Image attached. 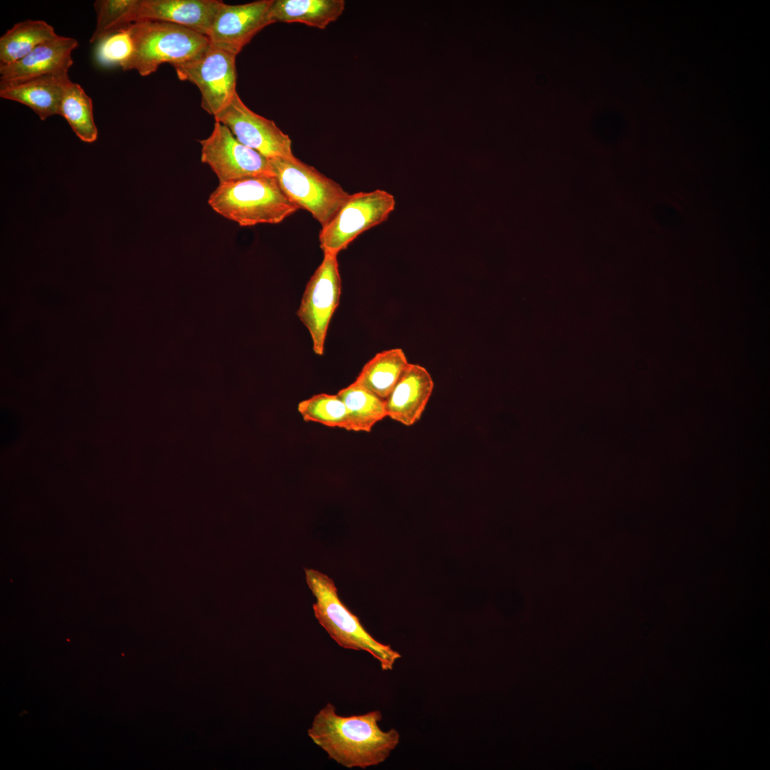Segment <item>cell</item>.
I'll use <instances>...</instances> for the list:
<instances>
[{"label":"cell","mask_w":770,"mask_h":770,"mask_svg":"<svg viewBox=\"0 0 770 770\" xmlns=\"http://www.w3.org/2000/svg\"><path fill=\"white\" fill-rule=\"evenodd\" d=\"M380 711L341 716L327 703L314 716L307 734L329 758L346 768L366 769L384 762L400 741L395 729L382 731Z\"/></svg>","instance_id":"cell-1"},{"label":"cell","mask_w":770,"mask_h":770,"mask_svg":"<svg viewBox=\"0 0 770 770\" xmlns=\"http://www.w3.org/2000/svg\"><path fill=\"white\" fill-rule=\"evenodd\" d=\"M207 203L240 227L278 224L300 208L283 192L275 176H257L219 183Z\"/></svg>","instance_id":"cell-2"},{"label":"cell","mask_w":770,"mask_h":770,"mask_svg":"<svg viewBox=\"0 0 770 770\" xmlns=\"http://www.w3.org/2000/svg\"><path fill=\"white\" fill-rule=\"evenodd\" d=\"M127 28L133 49L121 68L135 70L142 76L155 72L163 63L175 66L193 61L210 45L205 35L172 23L140 20Z\"/></svg>","instance_id":"cell-3"},{"label":"cell","mask_w":770,"mask_h":770,"mask_svg":"<svg viewBox=\"0 0 770 770\" xmlns=\"http://www.w3.org/2000/svg\"><path fill=\"white\" fill-rule=\"evenodd\" d=\"M305 579L316 599L312 605L319 623L342 648L365 651L379 661L384 671L391 670L401 654L389 645L376 640L359 617L339 599L332 578L317 570L305 568Z\"/></svg>","instance_id":"cell-4"},{"label":"cell","mask_w":770,"mask_h":770,"mask_svg":"<svg viewBox=\"0 0 770 770\" xmlns=\"http://www.w3.org/2000/svg\"><path fill=\"white\" fill-rule=\"evenodd\" d=\"M284 194L301 209L326 226L351 194L313 166L296 158L268 159Z\"/></svg>","instance_id":"cell-5"},{"label":"cell","mask_w":770,"mask_h":770,"mask_svg":"<svg viewBox=\"0 0 770 770\" xmlns=\"http://www.w3.org/2000/svg\"><path fill=\"white\" fill-rule=\"evenodd\" d=\"M396 201L382 190L350 195L334 218L319 234L323 253H338L366 230L384 222L394 210Z\"/></svg>","instance_id":"cell-6"},{"label":"cell","mask_w":770,"mask_h":770,"mask_svg":"<svg viewBox=\"0 0 770 770\" xmlns=\"http://www.w3.org/2000/svg\"><path fill=\"white\" fill-rule=\"evenodd\" d=\"M342 293L337 255L324 253L322 262L306 284L297 316L308 330L314 352H324L327 334Z\"/></svg>","instance_id":"cell-7"},{"label":"cell","mask_w":770,"mask_h":770,"mask_svg":"<svg viewBox=\"0 0 770 770\" xmlns=\"http://www.w3.org/2000/svg\"><path fill=\"white\" fill-rule=\"evenodd\" d=\"M236 57L210 43L196 59L173 66L178 78L195 84L201 93V107L213 117L237 93Z\"/></svg>","instance_id":"cell-8"},{"label":"cell","mask_w":770,"mask_h":770,"mask_svg":"<svg viewBox=\"0 0 770 770\" xmlns=\"http://www.w3.org/2000/svg\"><path fill=\"white\" fill-rule=\"evenodd\" d=\"M200 160L207 165L219 183L257 176H275L269 160L242 144L227 127L215 121L210 135L199 140Z\"/></svg>","instance_id":"cell-9"},{"label":"cell","mask_w":770,"mask_h":770,"mask_svg":"<svg viewBox=\"0 0 770 770\" xmlns=\"http://www.w3.org/2000/svg\"><path fill=\"white\" fill-rule=\"evenodd\" d=\"M214 120L227 127L242 144L267 159L294 156L289 136L273 120L249 108L237 93Z\"/></svg>","instance_id":"cell-10"},{"label":"cell","mask_w":770,"mask_h":770,"mask_svg":"<svg viewBox=\"0 0 770 770\" xmlns=\"http://www.w3.org/2000/svg\"><path fill=\"white\" fill-rule=\"evenodd\" d=\"M272 2L260 0L230 5L222 1L206 35L210 43L237 56L257 34L274 23Z\"/></svg>","instance_id":"cell-11"},{"label":"cell","mask_w":770,"mask_h":770,"mask_svg":"<svg viewBox=\"0 0 770 770\" xmlns=\"http://www.w3.org/2000/svg\"><path fill=\"white\" fill-rule=\"evenodd\" d=\"M78 45L75 38L58 36L39 45L21 59L0 67V83L68 73L73 63L71 53Z\"/></svg>","instance_id":"cell-12"},{"label":"cell","mask_w":770,"mask_h":770,"mask_svg":"<svg viewBox=\"0 0 770 770\" xmlns=\"http://www.w3.org/2000/svg\"><path fill=\"white\" fill-rule=\"evenodd\" d=\"M434 383L421 365L409 364L385 399L387 417L410 426L421 418L431 398Z\"/></svg>","instance_id":"cell-13"},{"label":"cell","mask_w":770,"mask_h":770,"mask_svg":"<svg viewBox=\"0 0 770 770\" xmlns=\"http://www.w3.org/2000/svg\"><path fill=\"white\" fill-rule=\"evenodd\" d=\"M222 2L217 0H138L134 22L140 20L165 21L206 36Z\"/></svg>","instance_id":"cell-14"},{"label":"cell","mask_w":770,"mask_h":770,"mask_svg":"<svg viewBox=\"0 0 770 770\" xmlns=\"http://www.w3.org/2000/svg\"><path fill=\"white\" fill-rule=\"evenodd\" d=\"M70 81L68 73H64L0 83V96L29 107L44 120L58 115L63 94Z\"/></svg>","instance_id":"cell-15"},{"label":"cell","mask_w":770,"mask_h":770,"mask_svg":"<svg viewBox=\"0 0 770 770\" xmlns=\"http://www.w3.org/2000/svg\"><path fill=\"white\" fill-rule=\"evenodd\" d=\"M344 0H273L274 22L301 23L324 29L337 20L345 8Z\"/></svg>","instance_id":"cell-16"},{"label":"cell","mask_w":770,"mask_h":770,"mask_svg":"<svg viewBox=\"0 0 770 770\" xmlns=\"http://www.w3.org/2000/svg\"><path fill=\"white\" fill-rule=\"evenodd\" d=\"M409 364L400 348L382 351L364 365L354 382L386 399Z\"/></svg>","instance_id":"cell-17"},{"label":"cell","mask_w":770,"mask_h":770,"mask_svg":"<svg viewBox=\"0 0 770 770\" xmlns=\"http://www.w3.org/2000/svg\"><path fill=\"white\" fill-rule=\"evenodd\" d=\"M337 394L346 409V431L370 432L376 423L387 417L385 399L354 381Z\"/></svg>","instance_id":"cell-18"},{"label":"cell","mask_w":770,"mask_h":770,"mask_svg":"<svg viewBox=\"0 0 770 770\" xmlns=\"http://www.w3.org/2000/svg\"><path fill=\"white\" fill-rule=\"evenodd\" d=\"M58 36L54 29L42 20L28 19L16 24L0 38V67L21 59Z\"/></svg>","instance_id":"cell-19"},{"label":"cell","mask_w":770,"mask_h":770,"mask_svg":"<svg viewBox=\"0 0 770 770\" xmlns=\"http://www.w3.org/2000/svg\"><path fill=\"white\" fill-rule=\"evenodd\" d=\"M58 115L63 116L78 138L85 143H93L98 138V129L93 114L92 99L81 86L71 81L63 94Z\"/></svg>","instance_id":"cell-20"},{"label":"cell","mask_w":770,"mask_h":770,"mask_svg":"<svg viewBox=\"0 0 770 770\" xmlns=\"http://www.w3.org/2000/svg\"><path fill=\"white\" fill-rule=\"evenodd\" d=\"M297 411L307 422H315L328 427L345 428L347 412L346 406L336 394L321 393L301 401Z\"/></svg>","instance_id":"cell-21"},{"label":"cell","mask_w":770,"mask_h":770,"mask_svg":"<svg viewBox=\"0 0 770 770\" xmlns=\"http://www.w3.org/2000/svg\"><path fill=\"white\" fill-rule=\"evenodd\" d=\"M138 0H97L93 6L97 14L96 29L90 38L96 43L106 36L134 22Z\"/></svg>","instance_id":"cell-22"},{"label":"cell","mask_w":770,"mask_h":770,"mask_svg":"<svg viewBox=\"0 0 770 770\" xmlns=\"http://www.w3.org/2000/svg\"><path fill=\"white\" fill-rule=\"evenodd\" d=\"M133 49V41L126 26L96 43L95 58L103 67H122L130 57Z\"/></svg>","instance_id":"cell-23"}]
</instances>
